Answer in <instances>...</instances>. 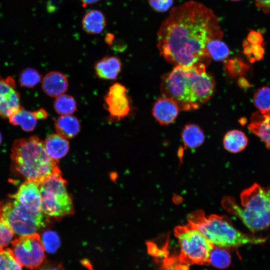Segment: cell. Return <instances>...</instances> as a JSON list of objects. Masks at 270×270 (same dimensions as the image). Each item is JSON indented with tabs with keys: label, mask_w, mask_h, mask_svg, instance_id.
<instances>
[{
	"label": "cell",
	"mask_w": 270,
	"mask_h": 270,
	"mask_svg": "<svg viewBox=\"0 0 270 270\" xmlns=\"http://www.w3.org/2000/svg\"><path fill=\"white\" fill-rule=\"evenodd\" d=\"M104 107L112 121H118L128 116L131 110V102L127 89L120 83H115L108 89L104 97Z\"/></svg>",
	"instance_id": "30bf717a"
},
{
	"label": "cell",
	"mask_w": 270,
	"mask_h": 270,
	"mask_svg": "<svg viewBox=\"0 0 270 270\" xmlns=\"http://www.w3.org/2000/svg\"><path fill=\"white\" fill-rule=\"evenodd\" d=\"M2 137L1 134L0 133V144L2 142Z\"/></svg>",
	"instance_id": "ab89813d"
},
{
	"label": "cell",
	"mask_w": 270,
	"mask_h": 270,
	"mask_svg": "<svg viewBox=\"0 0 270 270\" xmlns=\"http://www.w3.org/2000/svg\"><path fill=\"white\" fill-rule=\"evenodd\" d=\"M188 221V224L198 230L215 246L228 249L246 244H261L266 240L238 230L226 216H206L201 210L190 214Z\"/></svg>",
	"instance_id": "5b68a950"
},
{
	"label": "cell",
	"mask_w": 270,
	"mask_h": 270,
	"mask_svg": "<svg viewBox=\"0 0 270 270\" xmlns=\"http://www.w3.org/2000/svg\"><path fill=\"white\" fill-rule=\"evenodd\" d=\"M14 234L10 227L0 218V248L11 242Z\"/></svg>",
	"instance_id": "1f68e13d"
},
{
	"label": "cell",
	"mask_w": 270,
	"mask_h": 270,
	"mask_svg": "<svg viewBox=\"0 0 270 270\" xmlns=\"http://www.w3.org/2000/svg\"><path fill=\"white\" fill-rule=\"evenodd\" d=\"M160 54L176 66L208 64V43L222 39L219 19L204 4L190 0L172 8L158 32Z\"/></svg>",
	"instance_id": "6da1fadb"
},
{
	"label": "cell",
	"mask_w": 270,
	"mask_h": 270,
	"mask_svg": "<svg viewBox=\"0 0 270 270\" xmlns=\"http://www.w3.org/2000/svg\"><path fill=\"white\" fill-rule=\"evenodd\" d=\"M209 262L215 268H225L230 264V255L226 248L214 246L210 252Z\"/></svg>",
	"instance_id": "cb8c5ba5"
},
{
	"label": "cell",
	"mask_w": 270,
	"mask_h": 270,
	"mask_svg": "<svg viewBox=\"0 0 270 270\" xmlns=\"http://www.w3.org/2000/svg\"><path fill=\"white\" fill-rule=\"evenodd\" d=\"M238 84L242 88H249L251 87L252 85L248 82L244 78H240L238 80Z\"/></svg>",
	"instance_id": "74e56055"
},
{
	"label": "cell",
	"mask_w": 270,
	"mask_h": 270,
	"mask_svg": "<svg viewBox=\"0 0 270 270\" xmlns=\"http://www.w3.org/2000/svg\"><path fill=\"white\" fill-rule=\"evenodd\" d=\"M54 106L56 113L61 116L71 115L77 108L75 99L72 96L65 94L56 98Z\"/></svg>",
	"instance_id": "603a6c76"
},
{
	"label": "cell",
	"mask_w": 270,
	"mask_h": 270,
	"mask_svg": "<svg viewBox=\"0 0 270 270\" xmlns=\"http://www.w3.org/2000/svg\"><path fill=\"white\" fill-rule=\"evenodd\" d=\"M29 211L36 214H44L38 186L26 181L20 185L17 192L9 196Z\"/></svg>",
	"instance_id": "7c38bea8"
},
{
	"label": "cell",
	"mask_w": 270,
	"mask_h": 270,
	"mask_svg": "<svg viewBox=\"0 0 270 270\" xmlns=\"http://www.w3.org/2000/svg\"><path fill=\"white\" fill-rule=\"evenodd\" d=\"M106 24L104 14L98 10H92L87 12L82 20V28L90 34H98L104 28Z\"/></svg>",
	"instance_id": "44dd1931"
},
{
	"label": "cell",
	"mask_w": 270,
	"mask_h": 270,
	"mask_svg": "<svg viewBox=\"0 0 270 270\" xmlns=\"http://www.w3.org/2000/svg\"><path fill=\"white\" fill-rule=\"evenodd\" d=\"M42 88L48 96L56 97L64 94L68 86V80L62 73L53 71L46 74L42 79Z\"/></svg>",
	"instance_id": "9a60e30c"
},
{
	"label": "cell",
	"mask_w": 270,
	"mask_h": 270,
	"mask_svg": "<svg viewBox=\"0 0 270 270\" xmlns=\"http://www.w3.org/2000/svg\"><path fill=\"white\" fill-rule=\"evenodd\" d=\"M252 101L258 110H270V87L264 86L258 89L254 94Z\"/></svg>",
	"instance_id": "4316f807"
},
{
	"label": "cell",
	"mask_w": 270,
	"mask_h": 270,
	"mask_svg": "<svg viewBox=\"0 0 270 270\" xmlns=\"http://www.w3.org/2000/svg\"><path fill=\"white\" fill-rule=\"evenodd\" d=\"M0 270H22L10 248H0Z\"/></svg>",
	"instance_id": "484cf974"
},
{
	"label": "cell",
	"mask_w": 270,
	"mask_h": 270,
	"mask_svg": "<svg viewBox=\"0 0 270 270\" xmlns=\"http://www.w3.org/2000/svg\"><path fill=\"white\" fill-rule=\"evenodd\" d=\"M182 138L185 146L190 149L199 147L204 140L202 130L194 124L185 126L182 132Z\"/></svg>",
	"instance_id": "7402d4cb"
},
{
	"label": "cell",
	"mask_w": 270,
	"mask_h": 270,
	"mask_svg": "<svg viewBox=\"0 0 270 270\" xmlns=\"http://www.w3.org/2000/svg\"><path fill=\"white\" fill-rule=\"evenodd\" d=\"M10 122L19 126L24 131L30 132L36 127L38 118L34 112H30L21 106L8 118Z\"/></svg>",
	"instance_id": "d6986e66"
},
{
	"label": "cell",
	"mask_w": 270,
	"mask_h": 270,
	"mask_svg": "<svg viewBox=\"0 0 270 270\" xmlns=\"http://www.w3.org/2000/svg\"><path fill=\"white\" fill-rule=\"evenodd\" d=\"M150 6L158 12H166L171 8L174 0H148Z\"/></svg>",
	"instance_id": "d6a6232c"
},
{
	"label": "cell",
	"mask_w": 270,
	"mask_h": 270,
	"mask_svg": "<svg viewBox=\"0 0 270 270\" xmlns=\"http://www.w3.org/2000/svg\"><path fill=\"white\" fill-rule=\"evenodd\" d=\"M256 6L264 12H270V0H254Z\"/></svg>",
	"instance_id": "d590c367"
},
{
	"label": "cell",
	"mask_w": 270,
	"mask_h": 270,
	"mask_svg": "<svg viewBox=\"0 0 270 270\" xmlns=\"http://www.w3.org/2000/svg\"><path fill=\"white\" fill-rule=\"evenodd\" d=\"M250 44H262L263 38L261 34L257 32L251 30L246 40Z\"/></svg>",
	"instance_id": "e575fe53"
},
{
	"label": "cell",
	"mask_w": 270,
	"mask_h": 270,
	"mask_svg": "<svg viewBox=\"0 0 270 270\" xmlns=\"http://www.w3.org/2000/svg\"><path fill=\"white\" fill-rule=\"evenodd\" d=\"M120 60L116 56H106L95 64L94 68L98 77L106 80L116 79L122 70Z\"/></svg>",
	"instance_id": "2e32d148"
},
{
	"label": "cell",
	"mask_w": 270,
	"mask_h": 270,
	"mask_svg": "<svg viewBox=\"0 0 270 270\" xmlns=\"http://www.w3.org/2000/svg\"><path fill=\"white\" fill-rule=\"evenodd\" d=\"M222 40L214 39L207 44V51L210 58L214 60H224L230 54L229 48Z\"/></svg>",
	"instance_id": "d4e9b609"
},
{
	"label": "cell",
	"mask_w": 270,
	"mask_h": 270,
	"mask_svg": "<svg viewBox=\"0 0 270 270\" xmlns=\"http://www.w3.org/2000/svg\"><path fill=\"white\" fill-rule=\"evenodd\" d=\"M32 270H66L63 264L59 262L47 260L39 267Z\"/></svg>",
	"instance_id": "836d02e7"
},
{
	"label": "cell",
	"mask_w": 270,
	"mask_h": 270,
	"mask_svg": "<svg viewBox=\"0 0 270 270\" xmlns=\"http://www.w3.org/2000/svg\"><path fill=\"white\" fill-rule=\"evenodd\" d=\"M248 128L258 136L268 148L270 145V110L252 114Z\"/></svg>",
	"instance_id": "5bb4252c"
},
{
	"label": "cell",
	"mask_w": 270,
	"mask_h": 270,
	"mask_svg": "<svg viewBox=\"0 0 270 270\" xmlns=\"http://www.w3.org/2000/svg\"><path fill=\"white\" fill-rule=\"evenodd\" d=\"M41 240L44 250L50 254L56 252L60 245L58 234L52 230L44 231L42 234Z\"/></svg>",
	"instance_id": "f1b7e54d"
},
{
	"label": "cell",
	"mask_w": 270,
	"mask_h": 270,
	"mask_svg": "<svg viewBox=\"0 0 270 270\" xmlns=\"http://www.w3.org/2000/svg\"><path fill=\"white\" fill-rule=\"evenodd\" d=\"M44 144L48 154L56 161L65 156L69 150V142L67 139L58 134L48 136Z\"/></svg>",
	"instance_id": "e0dca14e"
},
{
	"label": "cell",
	"mask_w": 270,
	"mask_h": 270,
	"mask_svg": "<svg viewBox=\"0 0 270 270\" xmlns=\"http://www.w3.org/2000/svg\"><path fill=\"white\" fill-rule=\"evenodd\" d=\"M11 244L14 257L26 268L35 269L46 260L41 238L36 232L21 236Z\"/></svg>",
	"instance_id": "9c48e42d"
},
{
	"label": "cell",
	"mask_w": 270,
	"mask_h": 270,
	"mask_svg": "<svg viewBox=\"0 0 270 270\" xmlns=\"http://www.w3.org/2000/svg\"><path fill=\"white\" fill-rule=\"evenodd\" d=\"M267 148L270 149V145Z\"/></svg>",
	"instance_id": "b9f144b4"
},
{
	"label": "cell",
	"mask_w": 270,
	"mask_h": 270,
	"mask_svg": "<svg viewBox=\"0 0 270 270\" xmlns=\"http://www.w3.org/2000/svg\"><path fill=\"white\" fill-rule=\"evenodd\" d=\"M41 79V75L36 70L32 68H26L20 72L19 82L23 87L32 88L40 82Z\"/></svg>",
	"instance_id": "83f0119b"
},
{
	"label": "cell",
	"mask_w": 270,
	"mask_h": 270,
	"mask_svg": "<svg viewBox=\"0 0 270 270\" xmlns=\"http://www.w3.org/2000/svg\"><path fill=\"white\" fill-rule=\"evenodd\" d=\"M242 206L234 200L225 196L222 206L228 213L238 217L252 232L264 230L270 226V189L254 184L240 196Z\"/></svg>",
	"instance_id": "277c9868"
},
{
	"label": "cell",
	"mask_w": 270,
	"mask_h": 270,
	"mask_svg": "<svg viewBox=\"0 0 270 270\" xmlns=\"http://www.w3.org/2000/svg\"><path fill=\"white\" fill-rule=\"evenodd\" d=\"M228 69L230 73L234 76L244 74L248 70V66L240 58H235L227 62Z\"/></svg>",
	"instance_id": "4dcf8cb0"
},
{
	"label": "cell",
	"mask_w": 270,
	"mask_h": 270,
	"mask_svg": "<svg viewBox=\"0 0 270 270\" xmlns=\"http://www.w3.org/2000/svg\"><path fill=\"white\" fill-rule=\"evenodd\" d=\"M36 116L38 120H44L48 116V113L42 108L34 111Z\"/></svg>",
	"instance_id": "8d00e7d4"
},
{
	"label": "cell",
	"mask_w": 270,
	"mask_h": 270,
	"mask_svg": "<svg viewBox=\"0 0 270 270\" xmlns=\"http://www.w3.org/2000/svg\"><path fill=\"white\" fill-rule=\"evenodd\" d=\"M11 158L16 173L38 186L50 175L60 172L57 161L48 154L44 142L36 136L16 140L12 145Z\"/></svg>",
	"instance_id": "3957f363"
},
{
	"label": "cell",
	"mask_w": 270,
	"mask_h": 270,
	"mask_svg": "<svg viewBox=\"0 0 270 270\" xmlns=\"http://www.w3.org/2000/svg\"><path fill=\"white\" fill-rule=\"evenodd\" d=\"M84 4H92L96 2L99 0H80Z\"/></svg>",
	"instance_id": "f35d334b"
},
{
	"label": "cell",
	"mask_w": 270,
	"mask_h": 270,
	"mask_svg": "<svg viewBox=\"0 0 270 270\" xmlns=\"http://www.w3.org/2000/svg\"><path fill=\"white\" fill-rule=\"evenodd\" d=\"M38 187L42 210L46 216L60 218L74 213L72 200L60 172L49 176Z\"/></svg>",
	"instance_id": "52a82bcc"
},
{
	"label": "cell",
	"mask_w": 270,
	"mask_h": 270,
	"mask_svg": "<svg viewBox=\"0 0 270 270\" xmlns=\"http://www.w3.org/2000/svg\"><path fill=\"white\" fill-rule=\"evenodd\" d=\"M230 0L232 1V2H237V1H240L241 0Z\"/></svg>",
	"instance_id": "60d3db41"
},
{
	"label": "cell",
	"mask_w": 270,
	"mask_h": 270,
	"mask_svg": "<svg viewBox=\"0 0 270 270\" xmlns=\"http://www.w3.org/2000/svg\"><path fill=\"white\" fill-rule=\"evenodd\" d=\"M164 96L174 100L180 110H192L208 102L214 94V81L204 64L176 66L164 76L161 84Z\"/></svg>",
	"instance_id": "7a4b0ae2"
},
{
	"label": "cell",
	"mask_w": 270,
	"mask_h": 270,
	"mask_svg": "<svg viewBox=\"0 0 270 270\" xmlns=\"http://www.w3.org/2000/svg\"><path fill=\"white\" fill-rule=\"evenodd\" d=\"M180 254L176 260L184 268L190 265H209L210 252L214 246L196 228L189 224L174 230Z\"/></svg>",
	"instance_id": "8992f818"
},
{
	"label": "cell",
	"mask_w": 270,
	"mask_h": 270,
	"mask_svg": "<svg viewBox=\"0 0 270 270\" xmlns=\"http://www.w3.org/2000/svg\"><path fill=\"white\" fill-rule=\"evenodd\" d=\"M262 44H250L246 40L243 42L244 52L251 62L264 58V50Z\"/></svg>",
	"instance_id": "f546056e"
},
{
	"label": "cell",
	"mask_w": 270,
	"mask_h": 270,
	"mask_svg": "<svg viewBox=\"0 0 270 270\" xmlns=\"http://www.w3.org/2000/svg\"><path fill=\"white\" fill-rule=\"evenodd\" d=\"M54 126L56 134L66 139L76 136L80 128L78 120L72 115H63L58 118Z\"/></svg>",
	"instance_id": "ac0fdd59"
},
{
	"label": "cell",
	"mask_w": 270,
	"mask_h": 270,
	"mask_svg": "<svg viewBox=\"0 0 270 270\" xmlns=\"http://www.w3.org/2000/svg\"><path fill=\"white\" fill-rule=\"evenodd\" d=\"M180 110L176 102L169 98L164 96L154 104L152 114L160 124L166 125L176 120Z\"/></svg>",
	"instance_id": "4fadbf2b"
},
{
	"label": "cell",
	"mask_w": 270,
	"mask_h": 270,
	"mask_svg": "<svg viewBox=\"0 0 270 270\" xmlns=\"http://www.w3.org/2000/svg\"><path fill=\"white\" fill-rule=\"evenodd\" d=\"M10 198L0 202V218L14 233L20 236L30 234L46 226L48 220L47 216L34 214Z\"/></svg>",
	"instance_id": "ba28073f"
},
{
	"label": "cell",
	"mask_w": 270,
	"mask_h": 270,
	"mask_svg": "<svg viewBox=\"0 0 270 270\" xmlns=\"http://www.w3.org/2000/svg\"><path fill=\"white\" fill-rule=\"evenodd\" d=\"M20 106V96L14 79L0 76V117L8 118Z\"/></svg>",
	"instance_id": "8fae6325"
},
{
	"label": "cell",
	"mask_w": 270,
	"mask_h": 270,
	"mask_svg": "<svg viewBox=\"0 0 270 270\" xmlns=\"http://www.w3.org/2000/svg\"><path fill=\"white\" fill-rule=\"evenodd\" d=\"M248 143V138L246 134L238 130L228 132L223 140L224 148L232 153L242 152L246 148Z\"/></svg>",
	"instance_id": "ffe728a7"
}]
</instances>
